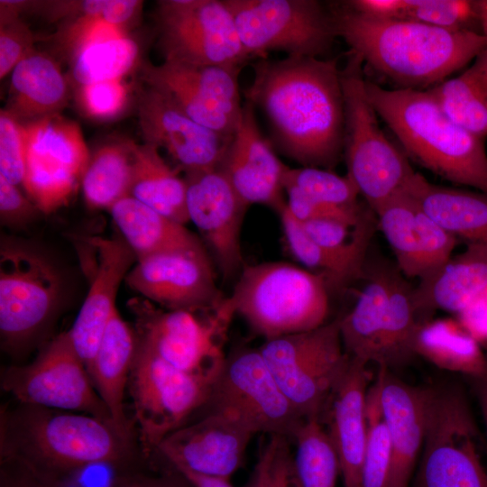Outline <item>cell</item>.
Instances as JSON below:
<instances>
[{"mask_svg":"<svg viewBox=\"0 0 487 487\" xmlns=\"http://www.w3.org/2000/svg\"><path fill=\"white\" fill-rule=\"evenodd\" d=\"M253 58L271 51L323 58L337 36L331 11L316 0H224Z\"/></svg>","mask_w":487,"mask_h":487,"instance_id":"8fae6325","label":"cell"},{"mask_svg":"<svg viewBox=\"0 0 487 487\" xmlns=\"http://www.w3.org/2000/svg\"><path fill=\"white\" fill-rule=\"evenodd\" d=\"M429 90L453 121L481 138L487 136V46L459 76Z\"/></svg>","mask_w":487,"mask_h":487,"instance_id":"d590c367","label":"cell"},{"mask_svg":"<svg viewBox=\"0 0 487 487\" xmlns=\"http://www.w3.org/2000/svg\"><path fill=\"white\" fill-rule=\"evenodd\" d=\"M108 211L137 259L158 253L204 247L185 225L131 196L119 200Z\"/></svg>","mask_w":487,"mask_h":487,"instance_id":"4dcf8cb0","label":"cell"},{"mask_svg":"<svg viewBox=\"0 0 487 487\" xmlns=\"http://www.w3.org/2000/svg\"><path fill=\"white\" fill-rule=\"evenodd\" d=\"M256 434L238 416L210 409L199 420L170 433L156 452L176 471L230 480L241 466L247 446Z\"/></svg>","mask_w":487,"mask_h":487,"instance_id":"d6986e66","label":"cell"},{"mask_svg":"<svg viewBox=\"0 0 487 487\" xmlns=\"http://www.w3.org/2000/svg\"><path fill=\"white\" fill-rule=\"evenodd\" d=\"M262 446L248 487H300L289 437L268 435Z\"/></svg>","mask_w":487,"mask_h":487,"instance_id":"7bdbcfd3","label":"cell"},{"mask_svg":"<svg viewBox=\"0 0 487 487\" xmlns=\"http://www.w3.org/2000/svg\"><path fill=\"white\" fill-rule=\"evenodd\" d=\"M132 141L105 143L90 155L81 180L85 203L109 210L130 196L133 179Z\"/></svg>","mask_w":487,"mask_h":487,"instance_id":"8d00e7d4","label":"cell"},{"mask_svg":"<svg viewBox=\"0 0 487 487\" xmlns=\"http://www.w3.org/2000/svg\"><path fill=\"white\" fill-rule=\"evenodd\" d=\"M468 379L477 398L487 435V371L480 376Z\"/></svg>","mask_w":487,"mask_h":487,"instance_id":"6f0895ef","label":"cell"},{"mask_svg":"<svg viewBox=\"0 0 487 487\" xmlns=\"http://www.w3.org/2000/svg\"><path fill=\"white\" fill-rule=\"evenodd\" d=\"M214 384L175 369L137 340L128 387L142 453L156 451L166 436L207 406Z\"/></svg>","mask_w":487,"mask_h":487,"instance_id":"7c38bea8","label":"cell"},{"mask_svg":"<svg viewBox=\"0 0 487 487\" xmlns=\"http://www.w3.org/2000/svg\"><path fill=\"white\" fill-rule=\"evenodd\" d=\"M133 436L97 417L19 403L1 415V460L16 462L60 487L72 473L95 465L133 461Z\"/></svg>","mask_w":487,"mask_h":487,"instance_id":"7a4b0ae2","label":"cell"},{"mask_svg":"<svg viewBox=\"0 0 487 487\" xmlns=\"http://www.w3.org/2000/svg\"><path fill=\"white\" fill-rule=\"evenodd\" d=\"M138 60L139 46L126 35L89 46L74 55L71 76L78 86L123 78Z\"/></svg>","mask_w":487,"mask_h":487,"instance_id":"ab89813d","label":"cell"},{"mask_svg":"<svg viewBox=\"0 0 487 487\" xmlns=\"http://www.w3.org/2000/svg\"><path fill=\"white\" fill-rule=\"evenodd\" d=\"M130 86L123 78L78 86L77 101L87 117L98 121L112 120L128 105Z\"/></svg>","mask_w":487,"mask_h":487,"instance_id":"f6af8a7d","label":"cell"},{"mask_svg":"<svg viewBox=\"0 0 487 487\" xmlns=\"http://www.w3.org/2000/svg\"><path fill=\"white\" fill-rule=\"evenodd\" d=\"M0 487H56L43 481L22 464L1 460Z\"/></svg>","mask_w":487,"mask_h":487,"instance_id":"db71d44e","label":"cell"},{"mask_svg":"<svg viewBox=\"0 0 487 487\" xmlns=\"http://www.w3.org/2000/svg\"><path fill=\"white\" fill-rule=\"evenodd\" d=\"M337 36L376 71L402 86L438 85L487 46L476 31H452L409 20H380L345 4L332 10Z\"/></svg>","mask_w":487,"mask_h":487,"instance_id":"3957f363","label":"cell"},{"mask_svg":"<svg viewBox=\"0 0 487 487\" xmlns=\"http://www.w3.org/2000/svg\"><path fill=\"white\" fill-rule=\"evenodd\" d=\"M62 280L58 268L25 243L4 241L0 249L2 345L21 353L47 328L59 308Z\"/></svg>","mask_w":487,"mask_h":487,"instance_id":"9c48e42d","label":"cell"},{"mask_svg":"<svg viewBox=\"0 0 487 487\" xmlns=\"http://www.w3.org/2000/svg\"><path fill=\"white\" fill-rule=\"evenodd\" d=\"M1 386L21 404L89 414L113 423L69 331L50 341L31 363L5 369Z\"/></svg>","mask_w":487,"mask_h":487,"instance_id":"5bb4252c","label":"cell"},{"mask_svg":"<svg viewBox=\"0 0 487 487\" xmlns=\"http://www.w3.org/2000/svg\"><path fill=\"white\" fill-rule=\"evenodd\" d=\"M283 188H293L309 199L337 207L360 206L359 191L351 179L317 167L289 168L283 175Z\"/></svg>","mask_w":487,"mask_h":487,"instance_id":"b9f144b4","label":"cell"},{"mask_svg":"<svg viewBox=\"0 0 487 487\" xmlns=\"http://www.w3.org/2000/svg\"><path fill=\"white\" fill-rule=\"evenodd\" d=\"M245 100L265 114L275 143L302 167L333 170L344 152L345 104L337 59H259Z\"/></svg>","mask_w":487,"mask_h":487,"instance_id":"6da1fadb","label":"cell"},{"mask_svg":"<svg viewBox=\"0 0 487 487\" xmlns=\"http://www.w3.org/2000/svg\"><path fill=\"white\" fill-rule=\"evenodd\" d=\"M400 20L452 31H474L471 25L478 24L475 1L470 0H406Z\"/></svg>","mask_w":487,"mask_h":487,"instance_id":"ee69618b","label":"cell"},{"mask_svg":"<svg viewBox=\"0 0 487 487\" xmlns=\"http://www.w3.org/2000/svg\"><path fill=\"white\" fill-rule=\"evenodd\" d=\"M380 262L367 273V281L351 310L339 317L341 339L350 358L365 364L380 361L391 271Z\"/></svg>","mask_w":487,"mask_h":487,"instance_id":"f546056e","label":"cell"},{"mask_svg":"<svg viewBox=\"0 0 487 487\" xmlns=\"http://www.w3.org/2000/svg\"><path fill=\"white\" fill-rule=\"evenodd\" d=\"M133 179L130 196L167 217L188 223L187 181L150 143L133 142Z\"/></svg>","mask_w":487,"mask_h":487,"instance_id":"1f68e13d","label":"cell"},{"mask_svg":"<svg viewBox=\"0 0 487 487\" xmlns=\"http://www.w3.org/2000/svg\"><path fill=\"white\" fill-rule=\"evenodd\" d=\"M363 61L350 51L341 69L345 104L344 152L347 173L374 211L405 189L416 171L382 132L366 93Z\"/></svg>","mask_w":487,"mask_h":487,"instance_id":"8992f818","label":"cell"},{"mask_svg":"<svg viewBox=\"0 0 487 487\" xmlns=\"http://www.w3.org/2000/svg\"><path fill=\"white\" fill-rule=\"evenodd\" d=\"M352 10L380 20L400 19L406 0H352L345 2Z\"/></svg>","mask_w":487,"mask_h":487,"instance_id":"f5cc1de1","label":"cell"},{"mask_svg":"<svg viewBox=\"0 0 487 487\" xmlns=\"http://www.w3.org/2000/svg\"><path fill=\"white\" fill-rule=\"evenodd\" d=\"M367 435L360 487H388L392 447L383 417L377 381L369 386L366 397Z\"/></svg>","mask_w":487,"mask_h":487,"instance_id":"60d3db41","label":"cell"},{"mask_svg":"<svg viewBox=\"0 0 487 487\" xmlns=\"http://www.w3.org/2000/svg\"><path fill=\"white\" fill-rule=\"evenodd\" d=\"M126 35L124 28L113 25L100 17L82 14L76 16L66 27L62 40L73 57L89 46Z\"/></svg>","mask_w":487,"mask_h":487,"instance_id":"c3c4849f","label":"cell"},{"mask_svg":"<svg viewBox=\"0 0 487 487\" xmlns=\"http://www.w3.org/2000/svg\"><path fill=\"white\" fill-rule=\"evenodd\" d=\"M425 322L415 303L414 287L394 265L390 279L378 367L391 370L416 356L415 337Z\"/></svg>","mask_w":487,"mask_h":487,"instance_id":"e575fe53","label":"cell"},{"mask_svg":"<svg viewBox=\"0 0 487 487\" xmlns=\"http://www.w3.org/2000/svg\"><path fill=\"white\" fill-rule=\"evenodd\" d=\"M478 432L460 389L430 388L426 435L414 487H487Z\"/></svg>","mask_w":487,"mask_h":487,"instance_id":"30bf717a","label":"cell"},{"mask_svg":"<svg viewBox=\"0 0 487 487\" xmlns=\"http://www.w3.org/2000/svg\"><path fill=\"white\" fill-rule=\"evenodd\" d=\"M185 179L188 220L202 234L224 279L240 274L245 265L240 234L248 206L217 169Z\"/></svg>","mask_w":487,"mask_h":487,"instance_id":"7402d4cb","label":"cell"},{"mask_svg":"<svg viewBox=\"0 0 487 487\" xmlns=\"http://www.w3.org/2000/svg\"><path fill=\"white\" fill-rule=\"evenodd\" d=\"M414 352L440 369L468 378L487 371V356L481 344L457 319L438 318L423 323L415 337Z\"/></svg>","mask_w":487,"mask_h":487,"instance_id":"d6a6232c","label":"cell"},{"mask_svg":"<svg viewBox=\"0 0 487 487\" xmlns=\"http://www.w3.org/2000/svg\"><path fill=\"white\" fill-rule=\"evenodd\" d=\"M369 381L367 364L350 358L319 419L326 425L324 427L337 454L345 487H360Z\"/></svg>","mask_w":487,"mask_h":487,"instance_id":"d4e9b609","label":"cell"},{"mask_svg":"<svg viewBox=\"0 0 487 487\" xmlns=\"http://www.w3.org/2000/svg\"><path fill=\"white\" fill-rule=\"evenodd\" d=\"M286 168L271 142L262 133L255 106L245 100L217 170L248 207L262 204L278 212L286 204L283 198Z\"/></svg>","mask_w":487,"mask_h":487,"instance_id":"603a6c76","label":"cell"},{"mask_svg":"<svg viewBox=\"0 0 487 487\" xmlns=\"http://www.w3.org/2000/svg\"><path fill=\"white\" fill-rule=\"evenodd\" d=\"M404 191L458 240L487 246L486 193L438 186L417 171Z\"/></svg>","mask_w":487,"mask_h":487,"instance_id":"4316f807","label":"cell"},{"mask_svg":"<svg viewBox=\"0 0 487 487\" xmlns=\"http://www.w3.org/2000/svg\"><path fill=\"white\" fill-rule=\"evenodd\" d=\"M366 93L409 159L451 183L487 194L483 138L453 121L429 89H387L366 80Z\"/></svg>","mask_w":487,"mask_h":487,"instance_id":"277c9868","label":"cell"},{"mask_svg":"<svg viewBox=\"0 0 487 487\" xmlns=\"http://www.w3.org/2000/svg\"><path fill=\"white\" fill-rule=\"evenodd\" d=\"M155 20L164 60L242 69L252 59L224 0L159 1Z\"/></svg>","mask_w":487,"mask_h":487,"instance_id":"4fadbf2b","label":"cell"},{"mask_svg":"<svg viewBox=\"0 0 487 487\" xmlns=\"http://www.w3.org/2000/svg\"><path fill=\"white\" fill-rule=\"evenodd\" d=\"M277 213L290 253L311 271L323 275L329 289L344 288L364 275L368 246L349 250L323 247L308 237L286 204Z\"/></svg>","mask_w":487,"mask_h":487,"instance_id":"836d02e7","label":"cell"},{"mask_svg":"<svg viewBox=\"0 0 487 487\" xmlns=\"http://www.w3.org/2000/svg\"><path fill=\"white\" fill-rule=\"evenodd\" d=\"M416 203L404 190L373 212L377 226L390 244L396 266L407 279L422 278V265L416 226Z\"/></svg>","mask_w":487,"mask_h":487,"instance_id":"74e56055","label":"cell"},{"mask_svg":"<svg viewBox=\"0 0 487 487\" xmlns=\"http://www.w3.org/2000/svg\"><path fill=\"white\" fill-rule=\"evenodd\" d=\"M0 24V78L3 79L35 50L32 32L18 17L1 19Z\"/></svg>","mask_w":487,"mask_h":487,"instance_id":"681fc988","label":"cell"},{"mask_svg":"<svg viewBox=\"0 0 487 487\" xmlns=\"http://www.w3.org/2000/svg\"><path fill=\"white\" fill-rule=\"evenodd\" d=\"M294 463L300 487H335L340 473L337 454L318 418L305 419L293 436Z\"/></svg>","mask_w":487,"mask_h":487,"instance_id":"f35d334b","label":"cell"},{"mask_svg":"<svg viewBox=\"0 0 487 487\" xmlns=\"http://www.w3.org/2000/svg\"><path fill=\"white\" fill-rule=\"evenodd\" d=\"M416 206V226L423 271L421 280L453 256L459 240L427 215L417 203Z\"/></svg>","mask_w":487,"mask_h":487,"instance_id":"bcb514c9","label":"cell"},{"mask_svg":"<svg viewBox=\"0 0 487 487\" xmlns=\"http://www.w3.org/2000/svg\"><path fill=\"white\" fill-rule=\"evenodd\" d=\"M42 214L14 185L0 175V220L11 228H23Z\"/></svg>","mask_w":487,"mask_h":487,"instance_id":"f907efd6","label":"cell"},{"mask_svg":"<svg viewBox=\"0 0 487 487\" xmlns=\"http://www.w3.org/2000/svg\"><path fill=\"white\" fill-rule=\"evenodd\" d=\"M456 317L459 323L481 345L487 342V291Z\"/></svg>","mask_w":487,"mask_h":487,"instance_id":"816d5d0a","label":"cell"},{"mask_svg":"<svg viewBox=\"0 0 487 487\" xmlns=\"http://www.w3.org/2000/svg\"><path fill=\"white\" fill-rule=\"evenodd\" d=\"M137 337L117 309L111 317L99 342L89 375L107 408L115 427L133 436L124 412V399L136 350Z\"/></svg>","mask_w":487,"mask_h":487,"instance_id":"83f0119b","label":"cell"},{"mask_svg":"<svg viewBox=\"0 0 487 487\" xmlns=\"http://www.w3.org/2000/svg\"><path fill=\"white\" fill-rule=\"evenodd\" d=\"M83 250L88 290L69 332L89 372L105 329L117 309L115 299L120 284L137 257L122 237H90L84 242Z\"/></svg>","mask_w":487,"mask_h":487,"instance_id":"ffe728a7","label":"cell"},{"mask_svg":"<svg viewBox=\"0 0 487 487\" xmlns=\"http://www.w3.org/2000/svg\"><path fill=\"white\" fill-rule=\"evenodd\" d=\"M487 291V246L467 244L442 267L414 287L418 310L428 321L436 310L458 315Z\"/></svg>","mask_w":487,"mask_h":487,"instance_id":"484cf974","label":"cell"},{"mask_svg":"<svg viewBox=\"0 0 487 487\" xmlns=\"http://www.w3.org/2000/svg\"><path fill=\"white\" fill-rule=\"evenodd\" d=\"M124 280L146 300L167 310L206 312L225 299L205 247L138 258Z\"/></svg>","mask_w":487,"mask_h":487,"instance_id":"ac0fdd59","label":"cell"},{"mask_svg":"<svg viewBox=\"0 0 487 487\" xmlns=\"http://www.w3.org/2000/svg\"><path fill=\"white\" fill-rule=\"evenodd\" d=\"M23 187L42 214L66 206L78 190L90 153L78 123L60 114L24 124Z\"/></svg>","mask_w":487,"mask_h":487,"instance_id":"9a60e30c","label":"cell"},{"mask_svg":"<svg viewBox=\"0 0 487 487\" xmlns=\"http://www.w3.org/2000/svg\"><path fill=\"white\" fill-rule=\"evenodd\" d=\"M207 406L238 416L257 434L290 439L305 420L279 386L258 348H244L225 358Z\"/></svg>","mask_w":487,"mask_h":487,"instance_id":"2e32d148","label":"cell"},{"mask_svg":"<svg viewBox=\"0 0 487 487\" xmlns=\"http://www.w3.org/2000/svg\"><path fill=\"white\" fill-rule=\"evenodd\" d=\"M139 123L144 142L164 149L185 176L217 169L230 140L199 124L148 86L140 97Z\"/></svg>","mask_w":487,"mask_h":487,"instance_id":"44dd1931","label":"cell"},{"mask_svg":"<svg viewBox=\"0 0 487 487\" xmlns=\"http://www.w3.org/2000/svg\"><path fill=\"white\" fill-rule=\"evenodd\" d=\"M241 68L201 66L164 60L145 63L142 78L169 97L199 124L231 138L241 115Z\"/></svg>","mask_w":487,"mask_h":487,"instance_id":"e0dca14e","label":"cell"},{"mask_svg":"<svg viewBox=\"0 0 487 487\" xmlns=\"http://www.w3.org/2000/svg\"><path fill=\"white\" fill-rule=\"evenodd\" d=\"M258 349L301 417L320 419L350 361L339 317L310 331L265 340Z\"/></svg>","mask_w":487,"mask_h":487,"instance_id":"ba28073f","label":"cell"},{"mask_svg":"<svg viewBox=\"0 0 487 487\" xmlns=\"http://www.w3.org/2000/svg\"><path fill=\"white\" fill-rule=\"evenodd\" d=\"M480 33L487 38V0L475 1Z\"/></svg>","mask_w":487,"mask_h":487,"instance_id":"91938a15","label":"cell"},{"mask_svg":"<svg viewBox=\"0 0 487 487\" xmlns=\"http://www.w3.org/2000/svg\"><path fill=\"white\" fill-rule=\"evenodd\" d=\"M111 487H181L173 482L161 479H126Z\"/></svg>","mask_w":487,"mask_h":487,"instance_id":"680465c9","label":"cell"},{"mask_svg":"<svg viewBox=\"0 0 487 487\" xmlns=\"http://www.w3.org/2000/svg\"><path fill=\"white\" fill-rule=\"evenodd\" d=\"M68 99V82L59 65L47 54L33 51L11 73L5 109L26 124L60 114Z\"/></svg>","mask_w":487,"mask_h":487,"instance_id":"f1b7e54d","label":"cell"},{"mask_svg":"<svg viewBox=\"0 0 487 487\" xmlns=\"http://www.w3.org/2000/svg\"><path fill=\"white\" fill-rule=\"evenodd\" d=\"M177 472L191 487H233L230 480L201 475L185 470Z\"/></svg>","mask_w":487,"mask_h":487,"instance_id":"9f6ffc18","label":"cell"},{"mask_svg":"<svg viewBox=\"0 0 487 487\" xmlns=\"http://www.w3.org/2000/svg\"><path fill=\"white\" fill-rule=\"evenodd\" d=\"M25 172L24 124L5 109L0 112V175L23 184Z\"/></svg>","mask_w":487,"mask_h":487,"instance_id":"7dc6e473","label":"cell"},{"mask_svg":"<svg viewBox=\"0 0 487 487\" xmlns=\"http://www.w3.org/2000/svg\"><path fill=\"white\" fill-rule=\"evenodd\" d=\"M137 340L175 369L216 382L225 361L224 341L236 315L228 296L206 312L167 310L133 299Z\"/></svg>","mask_w":487,"mask_h":487,"instance_id":"52a82bcc","label":"cell"},{"mask_svg":"<svg viewBox=\"0 0 487 487\" xmlns=\"http://www.w3.org/2000/svg\"><path fill=\"white\" fill-rule=\"evenodd\" d=\"M328 291L323 275L270 262L244 265L228 298L235 313L265 341L326 323Z\"/></svg>","mask_w":487,"mask_h":487,"instance_id":"5b68a950","label":"cell"},{"mask_svg":"<svg viewBox=\"0 0 487 487\" xmlns=\"http://www.w3.org/2000/svg\"><path fill=\"white\" fill-rule=\"evenodd\" d=\"M375 380L392 447L388 487H408L423 447L430 388L410 385L385 367Z\"/></svg>","mask_w":487,"mask_h":487,"instance_id":"cb8c5ba5","label":"cell"},{"mask_svg":"<svg viewBox=\"0 0 487 487\" xmlns=\"http://www.w3.org/2000/svg\"><path fill=\"white\" fill-rule=\"evenodd\" d=\"M142 5V2L138 0H104L100 16L104 21L125 29L138 15Z\"/></svg>","mask_w":487,"mask_h":487,"instance_id":"11a10c76","label":"cell"}]
</instances>
